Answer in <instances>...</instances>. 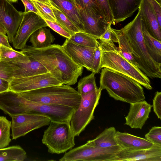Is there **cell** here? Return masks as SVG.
Here are the masks:
<instances>
[{"instance_id": "10", "label": "cell", "mask_w": 161, "mask_h": 161, "mask_svg": "<svg viewBox=\"0 0 161 161\" xmlns=\"http://www.w3.org/2000/svg\"><path fill=\"white\" fill-rule=\"evenodd\" d=\"M62 84L50 72L26 77L13 78L9 90L17 93Z\"/></svg>"}, {"instance_id": "16", "label": "cell", "mask_w": 161, "mask_h": 161, "mask_svg": "<svg viewBox=\"0 0 161 161\" xmlns=\"http://www.w3.org/2000/svg\"><path fill=\"white\" fill-rule=\"evenodd\" d=\"M78 10L84 32L97 40L111 26L104 17L88 15L80 8Z\"/></svg>"}, {"instance_id": "39", "label": "cell", "mask_w": 161, "mask_h": 161, "mask_svg": "<svg viewBox=\"0 0 161 161\" xmlns=\"http://www.w3.org/2000/svg\"><path fill=\"white\" fill-rule=\"evenodd\" d=\"M111 26L109 27L106 31L99 38L100 41L118 43V40L111 30Z\"/></svg>"}, {"instance_id": "33", "label": "cell", "mask_w": 161, "mask_h": 161, "mask_svg": "<svg viewBox=\"0 0 161 161\" xmlns=\"http://www.w3.org/2000/svg\"><path fill=\"white\" fill-rule=\"evenodd\" d=\"M145 139L152 143L161 146V127L154 126L145 135Z\"/></svg>"}, {"instance_id": "42", "label": "cell", "mask_w": 161, "mask_h": 161, "mask_svg": "<svg viewBox=\"0 0 161 161\" xmlns=\"http://www.w3.org/2000/svg\"><path fill=\"white\" fill-rule=\"evenodd\" d=\"M10 81L0 78V93L9 90Z\"/></svg>"}, {"instance_id": "30", "label": "cell", "mask_w": 161, "mask_h": 161, "mask_svg": "<svg viewBox=\"0 0 161 161\" xmlns=\"http://www.w3.org/2000/svg\"><path fill=\"white\" fill-rule=\"evenodd\" d=\"M95 74L92 72L90 75L80 80L77 86V91L80 95L89 93L98 89L96 83Z\"/></svg>"}, {"instance_id": "15", "label": "cell", "mask_w": 161, "mask_h": 161, "mask_svg": "<svg viewBox=\"0 0 161 161\" xmlns=\"http://www.w3.org/2000/svg\"><path fill=\"white\" fill-rule=\"evenodd\" d=\"M142 0H108L114 18V24L131 16L139 8Z\"/></svg>"}, {"instance_id": "34", "label": "cell", "mask_w": 161, "mask_h": 161, "mask_svg": "<svg viewBox=\"0 0 161 161\" xmlns=\"http://www.w3.org/2000/svg\"><path fill=\"white\" fill-rule=\"evenodd\" d=\"M14 77V69L8 62L0 60V78L10 81Z\"/></svg>"}, {"instance_id": "14", "label": "cell", "mask_w": 161, "mask_h": 161, "mask_svg": "<svg viewBox=\"0 0 161 161\" xmlns=\"http://www.w3.org/2000/svg\"><path fill=\"white\" fill-rule=\"evenodd\" d=\"M152 106L145 100L130 104L124 125L131 128L142 129L149 118Z\"/></svg>"}, {"instance_id": "25", "label": "cell", "mask_w": 161, "mask_h": 161, "mask_svg": "<svg viewBox=\"0 0 161 161\" xmlns=\"http://www.w3.org/2000/svg\"><path fill=\"white\" fill-rule=\"evenodd\" d=\"M26 157V152L18 145L0 149V161H23Z\"/></svg>"}, {"instance_id": "7", "label": "cell", "mask_w": 161, "mask_h": 161, "mask_svg": "<svg viewBox=\"0 0 161 161\" xmlns=\"http://www.w3.org/2000/svg\"><path fill=\"white\" fill-rule=\"evenodd\" d=\"M102 90L99 88L89 93L81 94V101L70 122L74 135L78 136L91 121L94 119L95 109L99 103Z\"/></svg>"}, {"instance_id": "11", "label": "cell", "mask_w": 161, "mask_h": 161, "mask_svg": "<svg viewBox=\"0 0 161 161\" xmlns=\"http://www.w3.org/2000/svg\"><path fill=\"white\" fill-rule=\"evenodd\" d=\"M23 13L18 11L8 0H0V23L12 43L22 20Z\"/></svg>"}, {"instance_id": "1", "label": "cell", "mask_w": 161, "mask_h": 161, "mask_svg": "<svg viewBox=\"0 0 161 161\" xmlns=\"http://www.w3.org/2000/svg\"><path fill=\"white\" fill-rule=\"evenodd\" d=\"M21 51L41 63L62 84L74 85L82 73L83 67L76 63L60 45L51 44L42 48L26 45Z\"/></svg>"}, {"instance_id": "43", "label": "cell", "mask_w": 161, "mask_h": 161, "mask_svg": "<svg viewBox=\"0 0 161 161\" xmlns=\"http://www.w3.org/2000/svg\"><path fill=\"white\" fill-rule=\"evenodd\" d=\"M0 44L8 47L12 48L9 43L8 36L1 33H0Z\"/></svg>"}, {"instance_id": "9", "label": "cell", "mask_w": 161, "mask_h": 161, "mask_svg": "<svg viewBox=\"0 0 161 161\" xmlns=\"http://www.w3.org/2000/svg\"><path fill=\"white\" fill-rule=\"evenodd\" d=\"M23 18L15 36L12 41L13 47L22 50L31 34L40 28L48 26L40 15L33 12H23Z\"/></svg>"}, {"instance_id": "29", "label": "cell", "mask_w": 161, "mask_h": 161, "mask_svg": "<svg viewBox=\"0 0 161 161\" xmlns=\"http://www.w3.org/2000/svg\"><path fill=\"white\" fill-rule=\"evenodd\" d=\"M11 122L6 117L0 116V149L9 145L11 139L10 138V130Z\"/></svg>"}, {"instance_id": "40", "label": "cell", "mask_w": 161, "mask_h": 161, "mask_svg": "<svg viewBox=\"0 0 161 161\" xmlns=\"http://www.w3.org/2000/svg\"><path fill=\"white\" fill-rule=\"evenodd\" d=\"M151 5L156 15L159 26L161 28V7L156 0H147Z\"/></svg>"}, {"instance_id": "4", "label": "cell", "mask_w": 161, "mask_h": 161, "mask_svg": "<svg viewBox=\"0 0 161 161\" xmlns=\"http://www.w3.org/2000/svg\"><path fill=\"white\" fill-rule=\"evenodd\" d=\"M99 41L101 49V69L106 68L125 75L147 89H152L148 77L124 58L118 47L114 42Z\"/></svg>"}, {"instance_id": "22", "label": "cell", "mask_w": 161, "mask_h": 161, "mask_svg": "<svg viewBox=\"0 0 161 161\" xmlns=\"http://www.w3.org/2000/svg\"><path fill=\"white\" fill-rule=\"evenodd\" d=\"M46 27L37 29L30 36V42L33 47L36 48H45L51 44L55 40V37L50 30Z\"/></svg>"}, {"instance_id": "26", "label": "cell", "mask_w": 161, "mask_h": 161, "mask_svg": "<svg viewBox=\"0 0 161 161\" xmlns=\"http://www.w3.org/2000/svg\"><path fill=\"white\" fill-rule=\"evenodd\" d=\"M0 60L13 63H25L29 61L30 57L21 51H18L0 44Z\"/></svg>"}, {"instance_id": "41", "label": "cell", "mask_w": 161, "mask_h": 161, "mask_svg": "<svg viewBox=\"0 0 161 161\" xmlns=\"http://www.w3.org/2000/svg\"><path fill=\"white\" fill-rule=\"evenodd\" d=\"M25 6L24 13L33 12L39 15L38 11L31 0H21Z\"/></svg>"}, {"instance_id": "31", "label": "cell", "mask_w": 161, "mask_h": 161, "mask_svg": "<svg viewBox=\"0 0 161 161\" xmlns=\"http://www.w3.org/2000/svg\"><path fill=\"white\" fill-rule=\"evenodd\" d=\"M52 7L56 22L68 30L71 36L76 33L80 31L76 25L66 16L59 10Z\"/></svg>"}, {"instance_id": "2", "label": "cell", "mask_w": 161, "mask_h": 161, "mask_svg": "<svg viewBox=\"0 0 161 161\" xmlns=\"http://www.w3.org/2000/svg\"><path fill=\"white\" fill-rule=\"evenodd\" d=\"M120 30L129 42L139 68L147 77L161 78V64L156 62L151 57L145 44L139 9L135 18Z\"/></svg>"}, {"instance_id": "44", "label": "cell", "mask_w": 161, "mask_h": 161, "mask_svg": "<svg viewBox=\"0 0 161 161\" xmlns=\"http://www.w3.org/2000/svg\"><path fill=\"white\" fill-rule=\"evenodd\" d=\"M0 33H1L6 35V31L4 27L0 23Z\"/></svg>"}, {"instance_id": "8", "label": "cell", "mask_w": 161, "mask_h": 161, "mask_svg": "<svg viewBox=\"0 0 161 161\" xmlns=\"http://www.w3.org/2000/svg\"><path fill=\"white\" fill-rule=\"evenodd\" d=\"M11 118L13 139H16L34 130L48 125L51 121L45 116L28 113L15 115Z\"/></svg>"}, {"instance_id": "20", "label": "cell", "mask_w": 161, "mask_h": 161, "mask_svg": "<svg viewBox=\"0 0 161 161\" xmlns=\"http://www.w3.org/2000/svg\"><path fill=\"white\" fill-rule=\"evenodd\" d=\"M52 6L64 14L77 27L80 31L83 32V25L78 9L74 0H48Z\"/></svg>"}, {"instance_id": "38", "label": "cell", "mask_w": 161, "mask_h": 161, "mask_svg": "<svg viewBox=\"0 0 161 161\" xmlns=\"http://www.w3.org/2000/svg\"><path fill=\"white\" fill-rule=\"evenodd\" d=\"M153 107L154 112L158 118L161 119V92L157 91L153 100Z\"/></svg>"}, {"instance_id": "18", "label": "cell", "mask_w": 161, "mask_h": 161, "mask_svg": "<svg viewBox=\"0 0 161 161\" xmlns=\"http://www.w3.org/2000/svg\"><path fill=\"white\" fill-rule=\"evenodd\" d=\"M115 138L118 145L126 150L147 149L155 145L145 138L118 131L116 132Z\"/></svg>"}, {"instance_id": "35", "label": "cell", "mask_w": 161, "mask_h": 161, "mask_svg": "<svg viewBox=\"0 0 161 161\" xmlns=\"http://www.w3.org/2000/svg\"><path fill=\"white\" fill-rule=\"evenodd\" d=\"M106 20L114 24V18L108 0H96Z\"/></svg>"}, {"instance_id": "47", "label": "cell", "mask_w": 161, "mask_h": 161, "mask_svg": "<svg viewBox=\"0 0 161 161\" xmlns=\"http://www.w3.org/2000/svg\"><path fill=\"white\" fill-rule=\"evenodd\" d=\"M160 5H161V0H156Z\"/></svg>"}, {"instance_id": "23", "label": "cell", "mask_w": 161, "mask_h": 161, "mask_svg": "<svg viewBox=\"0 0 161 161\" xmlns=\"http://www.w3.org/2000/svg\"><path fill=\"white\" fill-rule=\"evenodd\" d=\"M142 26L145 44L149 54L155 61L161 64V41L153 37L142 22Z\"/></svg>"}, {"instance_id": "24", "label": "cell", "mask_w": 161, "mask_h": 161, "mask_svg": "<svg viewBox=\"0 0 161 161\" xmlns=\"http://www.w3.org/2000/svg\"><path fill=\"white\" fill-rule=\"evenodd\" d=\"M111 29L118 40V47L122 56L133 65L138 68V64L132 55L129 42L125 35L120 30H116L112 28Z\"/></svg>"}, {"instance_id": "21", "label": "cell", "mask_w": 161, "mask_h": 161, "mask_svg": "<svg viewBox=\"0 0 161 161\" xmlns=\"http://www.w3.org/2000/svg\"><path fill=\"white\" fill-rule=\"evenodd\" d=\"M116 130L114 127L106 128L95 138L88 141L86 143L92 146L105 148L118 145L115 138Z\"/></svg>"}, {"instance_id": "5", "label": "cell", "mask_w": 161, "mask_h": 161, "mask_svg": "<svg viewBox=\"0 0 161 161\" xmlns=\"http://www.w3.org/2000/svg\"><path fill=\"white\" fill-rule=\"evenodd\" d=\"M19 93L23 97L34 102L67 106L75 111L79 107L81 98V95L77 91L70 86L64 84L47 86Z\"/></svg>"}, {"instance_id": "17", "label": "cell", "mask_w": 161, "mask_h": 161, "mask_svg": "<svg viewBox=\"0 0 161 161\" xmlns=\"http://www.w3.org/2000/svg\"><path fill=\"white\" fill-rule=\"evenodd\" d=\"M138 9L142 22L147 31L154 38L161 41V28L149 3L147 0H142Z\"/></svg>"}, {"instance_id": "45", "label": "cell", "mask_w": 161, "mask_h": 161, "mask_svg": "<svg viewBox=\"0 0 161 161\" xmlns=\"http://www.w3.org/2000/svg\"><path fill=\"white\" fill-rule=\"evenodd\" d=\"M35 0V1H39V2H41L43 3L51 5L50 3L48 0Z\"/></svg>"}, {"instance_id": "19", "label": "cell", "mask_w": 161, "mask_h": 161, "mask_svg": "<svg viewBox=\"0 0 161 161\" xmlns=\"http://www.w3.org/2000/svg\"><path fill=\"white\" fill-rule=\"evenodd\" d=\"M29 57L30 60L27 62H8L14 69V78L26 77L49 72L41 63Z\"/></svg>"}, {"instance_id": "37", "label": "cell", "mask_w": 161, "mask_h": 161, "mask_svg": "<svg viewBox=\"0 0 161 161\" xmlns=\"http://www.w3.org/2000/svg\"><path fill=\"white\" fill-rule=\"evenodd\" d=\"M48 26L63 37L69 39L71 35L66 29L56 22H53L44 19Z\"/></svg>"}, {"instance_id": "3", "label": "cell", "mask_w": 161, "mask_h": 161, "mask_svg": "<svg viewBox=\"0 0 161 161\" xmlns=\"http://www.w3.org/2000/svg\"><path fill=\"white\" fill-rule=\"evenodd\" d=\"M100 79L99 88L116 100L130 104L145 99L141 85L125 75L103 68Z\"/></svg>"}, {"instance_id": "13", "label": "cell", "mask_w": 161, "mask_h": 161, "mask_svg": "<svg viewBox=\"0 0 161 161\" xmlns=\"http://www.w3.org/2000/svg\"><path fill=\"white\" fill-rule=\"evenodd\" d=\"M161 161V146L154 145L144 149L126 150L122 149L113 161Z\"/></svg>"}, {"instance_id": "46", "label": "cell", "mask_w": 161, "mask_h": 161, "mask_svg": "<svg viewBox=\"0 0 161 161\" xmlns=\"http://www.w3.org/2000/svg\"><path fill=\"white\" fill-rule=\"evenodd\" d=\"M12 3H15L18 0H8Z\"/></svg>"}, {"instance_id": "27", "label": "cell", "mask_w": 161, "mask_h": 161, "mask_svg": "<svg viewBox=\"0 0 161 161\" xmlns=\"http://www.w3.org/2000/svg\"><path fill=\"white\" fill-rule=\"evenodd\" d=\"M74 0L78 9H81L87 14L104 18L96 0Z\"/></svg>"}, {"instance_id": "36", "label": "cell", "mask_w": 161, "mask_h": 161, "mask_svg": "<svg viewBox=\"0 0 161 161\" xmlns=\"http://www.w3.org/2000/svg\"><path fill=\"white\" fill-rule=\"evenodd\" d=\"M101 49L99 41L98 45L95 51L92 66V72L96 73L99 72L101 68Z\"/></svg>"}, {"instance_id": "32", "label": "cell", "mask_w": 161, "mask_h": 161, "mask_svg": "<svg viewBox=\"0 0 161 161\" xmlns=\"http://www.w3.org/2000/svg\"><path fill=\"white\" fill-rule=\"evenodd\" d=\"M31 0L37 9L39 15L44 19L56 22L51 5L39 1Z\"/></svg>"}, {"instance_id": "48", "label": "cell", "mask_w": 161, "mask_h": 161, "mask_svg": "<svg viewBox=\"0 0 161 161\" xmlns=\"http://www.w3.org/2000/svg\"></svg>"}, {"instance_id": "12", "label": "cell", "mask_w": 161, "mask_h": 161, "mask_svg": "<svg viewBox=\"0 0 161 161\" xmlns=\"http://www.w3.org/2000/svg\"><path fill=\"white\" fill-rule=\"evenodd\" d=\"M62 46L76 63L91 71L96 48L78 45L68 38H66Z\"/></svg>"}, {"instance_id": "6", "label": "cell", "mask_w": 161, "mask_h": 161, "mask_svg": "<svg viewBox=\"0 0 161 161\" xmlns=\"http://www.w3.org/2000/svg\"><path fill=\"white\" fill-rule=\"evenodd\" d=\"M49 125L42 139L49 153L59 154L74 147L75 136L70 123L50 121Z\"/></svg>"}, {"instance_id": "28", "label": "cell", "mask_w": 161, "mask_h": 161, "mask_svg": "<svg viewBox=\"0 0 161 161\" xmlns=\"http://www.w3.org/2000/svg\"><path fill=\"white\" fill-rule=\"evenodd\" d=\"M72 42L83 46L96 48L99 41L95 37L84 32L79 31L69 39Z\"/></svg>"}]
</instances>
